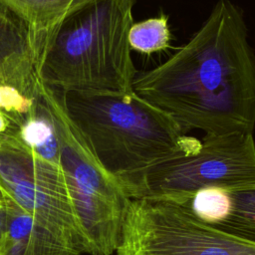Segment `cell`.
<instances>
[{"instance_id": "obj_5", "label": "cell", "mask_w": 255, "mask_h": 255, "mask_svg": "<svg viewBox=\"0 0 255 255\" xmlns=\"http://www.w3.org/2000/svg\"><path fill=\"white\" fill-rule=\"evenodd\" d=\"M0 186L63 255L85 253L60 163L36 154L18 132L0 136Z\"/></svg>"}, {"instance_id": "obj_11", "label": "cell", "mask_w": 255, "mask_h": 255, "mask_svg": "<svg viewBox=\"0 0 255 255\" xmlns=\"http://www.w3.org/2000/svg\"><path fill=\"white\" fill-rule=\"evenodd\" d=\"M18 136L36 154L60 163L59 140L50 111L38 95L35 108L21 125Z\"/></svg>"}, {"instance_id": "obj_10", "label": "cell", "mask_w": 255, "mask_h": 255, "mask_svg": "<svg viewBox=\"0 0 255 255\" xmlns=\"http://www.w3.org/2000/svg\"><path fill=\"white\" fill-rule=\"evenodd\" d=\"M85 0H0L43 43L72 11ZM42 48V47H41Z\"/></svg>"}, {"instance_id": "obj_6", "label": "cell", "mask_w": 255, "mask_h": 255, "mask_svg": "<svg viewBox=\"0 0 255 255\" xmlns=\"http://www.w3.org/2000/svg\"><path fill=\"white\" fill-rule=\"evenodd\" d=\"M117 255H255V242L199 219L188 204L130 199Z\"/></svg>"}, {"instance_id": "obj_3", "label": "cell", "mask_w": 255, "mask_h": 255, "mask_svg": "<svg viewBox=\"0 0 255 255\" xmlns=\"http://www.w3.org/2000/svg\"><path fill=\"white\" fill-rule=\"evenodd\" d=\"M135 0H85L45 37L38 65L54 91L132 90L138 73L128 44Z\"/></svg>"}, {"instance_id": "obj_4", "label": "cell", "mask_w": 255, "mask_h": 255, "mask_svg": "<svg viewBox=\"0 0 255 255\" xmlns=\"http://www.w3.org/2000/svg\"><path fill=\"white\" fill-rule=\"evenodd\" d=\"M59 140L63 169L89 255H113L119 246L129 198L118 180L97 160L69 123L57 93L40 85Z\"/></svg>"}, {"instance_id": "obj_8", "label": "cell", "mask_w": 255, "mask_h": 255, "mask_svg": "<svg viewBox=\"0 0 255 255\" xmlns=\"http://www.w3.org/2000/svg\"><path fill=\"white\" fill-rule=\"evenodd\" d=\"M42 43L29 27L0 3V87H10L36 99Z\"/></svg>"}, {"instance_id": "obj_9", "label": "cell", "mask_w": 255, "mask_h": 255, "mask_svg": "<svg viewBox=\"0 0 255 255\" xmlns=\"http://www.w3.org/2000/svg\"><path fill=\"white\" fill-rule=\"evenodd\" d=\"M0 193L5 206L0 255H63L38 230L31 216L1 186Z\"/></svg>"}, {"instance_id": "obj_2", "label": "cell", "mask_w": 255, "mask_h": 255, "mask_svg": "<svg viewBox=\"0 0 255 255\" xmlns=\"http://www.w3.org/2000/svg\"><path fill=\"white\" fill-rule=\"evenodd\" d=\"M55 92L71 126L129 199L149 167L200 146V139L133 90Z\"/></svg>"}, {"instance_id": "obj_7", "label": "cell", "mask_w": 255, "mask_h": 255, "mask_svg": "<svg viewBox=\"0 0 255 255\" xmlns=\"http://www.w3.org/2000/svg\"><path fill=\"white\" fill-rule=\"evenodd\" d=\"M199 148L160 161L143 174L135 198L150 197L188 204L199 189L228 191L255 186L252 133L205 134Z\"/></svg>"}, {"instance_id": "obj_13", "label": "cell", "mask_w": 255, "mask_h": 255, "mask_svg": "<svg viewBox=\"0 0 255 255\" xmlns=\"http://www.w3.org/2000/svg\"><path fill=\"white\" fill-rule=\"evenodd\" d=\"M170 39L168 17L164 13L132 23L128 32L130 50L145 55L165 50Z\"/></svg>"}, {"instance_id": "obj_14", "label": "cell", "mask_w": 255, "mask_h": 255, "mask_svg": "<svg viewBox=\"0 0 255 255\" xmlns=\"http://www.w3.org/2000/svg\"><path fill=\"white\" fill-rule=\"evenodd\" d=\"M189 207L199 219L216 225L225 220L231 211L230 193L220 187L199 189L189 202Z\"/></svg>"}, {"instance_id": "obj_1", "label": "cell", "mask_w": 255, "mask_h": 255, "mask_svg": "<svg viewBox=\"0 0 255 255\" xmlns=\"http://www.w3.org/2000/svg\"><path fill=\"white\" fill-rule=\"evenodd\" d=\"M132 90L185 132L253 134L255 52L240 7L218 0L183 46L160 65L136 74Z\"/></svg>"}, {"instance_id": "obj_12", "label": "cell", "mask_w": 255, "mask_h": 255, "mask_svg": "<svg viewBox=\"0 0 255 255\" xmlns=\"http://www.w3.org/2000/svg\"><path fill=\"white\" fill-rule=\"evenodd\" d=\"M229 193L231 211L225 220L213 226L255 242V186Z\"/></svg>"}]
</instances>
